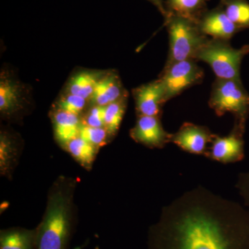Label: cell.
Instances as JSON below:
<instances>
[{
    "label": "cell",
    "mask_w": 249,
    "mask_h": 249,
    "mask_svg": "<svg viewBox=\"0 0 249 249\" xmlns=\"http://www.w3.org/2000/svg\"><path fill=\"white\" fill-rule=\"evenodd\" d=\"M14 81L1 77L0 80V111L3 116H10L19 110L20 107V92Z\"/></svg>",
    "instance_id": "cell-17"
},
{
    "label": "cell",
    "mask_w": 249,
    "mask_h": 249,
    "mask_svg": "<svg viewBox=\"0 0 249 249\" xmlns=\"http://www.w3.org/2000/svg\"><path fill=\"white\" fill-rule=\"evenodd\" d=\"M215 135L206 126L186 122L171 134L170 142L188 153L206 157L209 148L208 145Z\"/></svg>",
    "instance_id": "cell-8"
},
{
    "label": "cell",
    "mask_w": 249,
    "mask_h": 249,
    "mask_svg": "<svg viewBox=\"0 0 249 249\" xmlns=\"http://www.w3.org/2000/svg\"><path fill=\"white\" fill-rule=\"evenodd\" d=\"M209 105L219 117L231 113L235 118L234 124L246 129L249 116V93L244 88L242 80L216 78Z\"/></svg>",
    "instance_id": "cell-4"
},
{
    "label": "cell",
    "mask_w": 249,
    "mask_h": 249,
    "mask_svg": "<svg viewBox=\"0 0 249 249\" xmlns=\"http://www.w3.org/2000/svg\"><path fill=\"white\" fill-rule=\"evenodd\" d=\"M229 19L241 30L249 29V2L247 0H219Z\"/></svg>",
    "instance_id": "cell-20"
},
{
    "label": "cell",
    "mask_w": 249,
    "mask_h": 249,
    "mask_svg": "<svg viewBox=\"0 0 249 249\" xmlns=\"http://www.w3.org/2000/svg\"><path fill=\"white\" fill-rule=\"evenodd\" d=\"M127 96L111 103L105 107L104 127L111 137H114L119 128L125 113Z\"/></svg>",
    "instance_id": "cell-21"
},
{
    "label": "cell",
    "mask_w": 249,
    "mask_h": 249,
    "mask_svg": "<svg viewBox=\"0 0 249 249\" xmlns=\"http://www.w3.org/2000/svg\"><path fill=\"white\" fill-rule=\"evenodd\" d=\"M80 116L56 109L52 114L54 134L59 143L64 147L79 136L82 120Z\"/></svg>",
    "instance_id": "cell-13"
},
{
    "label": "cell",
    "mask_w": 249,
    "mask_h": 249,
    "mask_svg": "<svg viewBox=\"0 0 249 249\" xmlns=\"http://www.w3.org/2000/svg\"><path fill=\"white\" fill-rule=\"evenodd\" d=\"M245 129L234 124L229 135L220 137L216 134L206 157L222 163H232L245 159Z\"/></svg>",
    "instance_id": "cell-7"
},
{
    "label": "cell",
    "mask_w": 249,
    "mask_h": 249,
    "mask_svg": "<svg viewBox=\"0 0 249 249\" xmlns=\"http://www.w3.org/2000/svg\"><path fill=\"white\" fill-rule=\"evenodd\" d=\"M235 187L245 206L249 208V170L239 174Z\"/></svg>",
    "instance_id": "cell-25"
},
{
    "label": "cell",
    "mask_w": 249,
    "mask_h": 249,
    "mask_svg": "<svg viewBox=\"0 0 249 249\" xmlns=\"http://www.w3.org/2000/svg\"><path fill=\"white\" fill-rule=\"evenodd\" d=\"M37 229L10 228L0 232V249H36Z\"/></svg>",
    "instance_id": "cell-14"
},
{
    "label": "cell",
    "mask_w": 249,
    "mask_h": 249,
    "mask_svg": "<svg viewBox=\"0 0 249 249\" xmlns=\"http://www.w3.org/2000/svg\"><path fill=\"white\" fill-rule=\"evenodd\" d=\"M126 96H127V93L123 87L117 73L109 72L105 73L98 82L90 100L93 105L106 107Z\"/></svg>",
    "instance_id": "cell-12"
},
{
    "label": "cell",
    "mask_w": 249,
    "mask_h": 249,
    "mask_svg": "<svg viewBox=\"0 0 249 249\" xmlns=\"http://www.w3.org/2000/svg\"><path fill=\"white\" fill-rule=\"evenodd\" d=\"M130 137L149 148L162 149L170 142L171 133L165 131L159 116H138Z\"/></svg>",
    "instance_id": "cell-9"
},
{
    "label": "cell",
    "mask_w": 249,
    "mask_h": 249,
    "mask_svg": "<svg viewBox=\"0 0 249 249\" xmlns=\"http://www.w3.org/2000/svg\"><path fill=\"white\" fill-rule=\"evenodd\" d=\"M208 0H165L166 14L175 15L197 23L201 16L207 11ZM164 17V18H165Z\"/></svg>",
    "instance_id": "cell-15"
},
{
    "label": "cell",
    "mask_w": 249,
    "mask_h": 249,
    "mask_svg": "<svg viewBox=\"0 0 249 249\" xmlns=\"http://www.w3.org/2000/svg\"><path fill=\"white\" fill-rule=\"evenodd\" d=\"M164 19L169 36V53L165 65L196 60V54L209 37L201 32L197 23L191 19L175 15H168Z\"/></svg>",
    "instance_id": "cell-3"
},
{
    "label": "cell",
    "mask_w": 249,
    "mask_h": 249,
    "mask_svg": "<svg viewBox=\"0 0 249 249\" xmlns=\"http://www.w3.org/2000/svg\"><path fill=\"white\" fill-rule=\"evenodd\" d=\"M149 1L155 5L156 7L160 11V14L165 17L166 12H165L164 1L165 0H148Z\"/></svg>",
    "instance_id": "cell-26"
},
{
    "label": "cell",
    "mask_w": 249,
    "mask_h": 249,
    "mask_svg": "<svg viewBox=\"0 0 249 249\" xmlns=\"http://www.w3.org/2000/svg\"><path fill=\"white\" fill-rule=\"evenodd\" d=\"M88 101L82 96L67 92L58 100L56 109L80 116L85 110Z\"/></svg>",
    "instance_id": "cell-23"
},
{
    "label": "cell",
    "mask_w": 249,
    "mask_h": 249,
    "mask_svg": "<svg viewBox=\"0 0 249 249\" xmlns=\"http://www.w3.org/2000/svg\"><path fill=\"white\" fill-rule=\"evenodd\" d=\"M19 149L14 139L1 132L0 137V172L4 176L10 177L19 156Z\"/></svg>",
    "instance_id": "cell-19"
},
{
    "label": "cell",
    "mask_w": 249,
    "mask_h": 249,
    "mask_svg": "<svg viewBox=\"0 0 249 249\" xmlns=\"http://www.w3.org/2000/svg\"><path fill=\"white\" fill-rule=\"evenodd\" d=\"M95 249H99V247H96V248H95Z\"/></svg>",
    "instance_id": "cell-27"
},
{
    "label": "cell",
    "mask_w": 249,
    "mask_h": 249,
    "mask_svg": "<svg viewBox=\"0 0 249 249\" xmlns=\"http://www.w3.org/2000/svg\"><path fill=\"white\" fill-rule=\"evenodd\" d=\"M64 147L75 160L87 169L92 166L98 150L97 147L93 146L79 136L72 139Z\"/></svg>",
    "instance_id": "cell-18"
},
{
    "label": "cell",
    "mask_w": 249,
    "mask_h": 249,
    "mask_svg": "<svg viewBox=\"0 0 249 249\" xmlns=\"http://www.w3.org/2000/svg\"><path fill=\"white\" fill-rule=\"evenodd\" d=\"M147 249H249V211L196 186L163 208Z\"/></svg>",
    "instance_id": "cell-1"
},
{
    "label": "cell",
    "mask_w": 249,
    "mask_h": 249,
    "mask_svg": "<svg viewBox=\"0 0 249 249\" xmlns=\"http://www.w3.org/2000/svg\"><path fill=\"white\" fill-rule=\"evenodd\" d=\"M79 137L98 149L106 145L108 139L111 138L105 127H90L83 124L80 127Z\"/></svg>",
    "instance_id": "cell-22"
},
{
    "label": "cell",
    "mask_w": 249,
    "mask_h": 249,
    "mask_svg": "<svg viewBox=\"0 0 249 249\" xmlns=\"http://www.w3.org/2000/svg\"><path fill=\"white\" fill-rule=\"evenodd\" d=\"M249 53V44L240 49L232 47L230 41L209 37L196 55V61L206 62L212 69L216 78L242 80L240 67Z\"/></svg>",
    "instance_id": "cell-5"
},
{
    "label": "cell",
    "mask_w": 249,
    "mask_h": 249,
    "mask_svg": "<svg viewBox=\"0 0 249 249\" xmlns=\"http://www.w3.org/2000/svg\"><path fill=\"white\" fill-rule=\"evenodd\" d=\"M106 73L100 71H80L72 77L67 85V92L91 99L98 82Z\"/></svg>",
    "instance_id": "cell-16"
},
{
    "label": "cell",
    "mask_w": 249,
    "mask_h": 249,
    "mask_svg": "<svg viewBox=\"0 0 249 249\" xmlns=\"http://www.w3.org/2000/svg\"><path fill=\"white\" fill-rule=\"evenodd\" d=\"M204 70L194 59L165 65L158 78L163 86L165 101H170L186 89L202 83Z\"/></svg>",
    "instance_id": "cell-6"
},
{
    "label": "cell",
    "mask_w": 249,
    "mask_h": 249,
    "mask_svg": "<svg viewBox=\"0 0 249 249\" xmlns=\"http://www.w3.org/2000/svg\"><path fill=\"white\" fill-rule=\"evenodd\" d=\"M76 180L59 178L48 195L47 209L37 229L36 249H68L75 226Z\"/></svg>",
    "instance_id": "cell-2"
},
{
    "label": "cell",
    "mask_w": 249,
    "mask_h": 249,
    "mask_svg": "<svg viewBox=\"0 0 249 249\" xmlns=\"http://www.w3.org/2000/svg\"><path fill=\"white\" fill-rule=\"evenodd\" d=\"M136 111L138 116H159L166 101L163 86L159 79L133 90Z\"/></svg>",
    "instance_id": "cell-11"
},
{
    "label": "cell",
    "mask_w": 249,
    "mask_h": 249,
    "mask_svg": "<svg viewBox=\"0 0 249 249\" xmlns=\"http://www.w3.org/2000/svg\"><path fill=\"white\" fill-rule=\"evenodd\" d=\"M197 24L204 35L217 40L231 41L242 31L229 19L219 4L214 9H208L199 18Z\"/></svg>",
    "instance_id": "cell-10"
},
{
    "label": "cell",
    "mask_w": 249,
    "mask_h": 249,
    "mask_svg": "<svg viewBox=\"0 0 249 249\" xmlns=\"http://www.w3.org/2000/svg\"><path fill=\"white\" fill-rule=\"evenodd\" d=\"M104 115L105 107L93 105L85 114L82 124L90 127H104Z\"/></svg>",
    "instance_id": "cell-24"
}]
</instances>
